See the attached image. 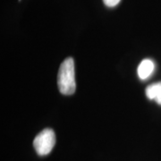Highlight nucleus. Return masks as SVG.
<instances>
[{
  "label": "nucleus",
  "mask_w": 161,
  "mask_h": 161,
  "mask_svg": "<svg viewBox=\"0 0 161 161\" xmlns=\"http://www.w3.org/2000/svg\"><path fill=\"white\" fill-rule=\"evenodd\" d=\"M56 144V135L54 131L50 128H46L35 137L33 146L40 156H46L49 154Z\"/></svg>",
  "instance_id": "nucleus-2"
},
{
  "label": "nucleus",
  "mask_w": 161,
  "mask_h": 161,
  "mask_svg": "<svg viewBox=\"0 0 161 161\" xmlns=\"http://www.w3.org/2000/svg\"><path fill=\"white\" fill-rule=\"evenodd\" d=\"M154 69H155L154 62L150 59H144L139 64L138 70H137L138 76L142 80L148 79L150 75H152Z\"/></svg>",
  "instance_id": "nucleus-3"
},
{
  "label": "nucleus",
  "mask_w": 161,
  "mask_h": 161,
  "mask_svg": "<svg viewBox=\"0 0 161 161\" xmlns=\"http://www.w3.org/2000/svg\"><path fill=\"white\" fill-rule=\"evenodd\" d=\"M121 0H103L104 4L108 7H114L120 3Z\"/></svg>",
  "instance_id": "nucleus-5"
},
{
  "label": "nucleus",
  "mask_w": 161,
  "mask_h": 161,
  "mask_svg": "<svg viewBox=\"0 0 161 161\" xmlns=\"http://www.w3.org/2000/svg\"><path fill=\"white\" fill-rule=\"evenodd\" d=\"M58 86L64 95H72L76 90L75 62L72 58H66L61 64L58 75Z\"/></svg>",
  "instance_id": "nucleus-1"
},
{
  "label": "nucleus",
  "mask_w": 161,
  "mask_h": 161,
  "mask_svg": "<svg viewBox=\"0 0 161 161\" xmlns=\"http://www.w3.org/2000/svg\"><path fill=\"white\" fill-rule=\"evenodd\" d=\"M146 96L150 99L155 100L158 105H161V82L150 84L147 87Z\"/></svg>",
  "instance_id": "nucleus-4"
}]
</instances>
